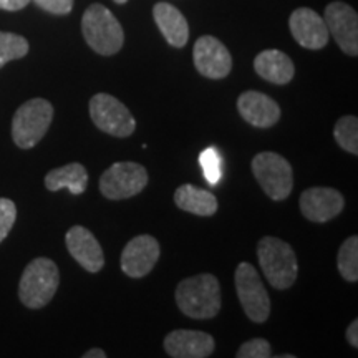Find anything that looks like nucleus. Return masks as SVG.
<instances>
[{
	"label": "nucleus",
	"instance_id": "1",
	"mask_svg": "<svg viewBox=\"0 0 358 358\" xmlns=\"http://www.w3.org/2000/svg\"><path fill=\"white\" fill-rule=\"evenodd\" d=\"M176 306L191 319H214L221 310V285L216 275L199 274L179 282Z\"/></svg>",
	"mask_w": 358,
	"mask_h": 358
},
{
	"label": "nucleus",
	"instance_id": "2",
	"mask_svg": "<svg viewBox=\"0 0 358 358\" xmlns=\"http://www.w3.org/2000/svg\"><path fill=\"white\" fill-rule=\"evenodd\" d=\"M257 257L268 284L277 290L290 289L297 280L299 264L294 249L277 237H262L257 244Z\"/></svg>",
	"mask_w": 358,
	"mask_h": 358
},
{
	"label": "nucleus",
	"instance_id": "3",
	"mask_svg": "<svg viewBox=\"0 0 358 358\" xmlns=\"http://www.w3.org/2000/svg\"><path fill=\"white\" fill-rule=\"evenodd\" d=\"M82 34L87 43L103 57L115 55L124 42L123 27L101 3H92L83 13Z\"/></svg>",
	"mask_w": 358,
	"mask_h": 358
},
{
	"label": "nucleus",
	"instance_id": "4",
	"mask_svg": "<svg viewBox=\"0 0 358 358\" xmlns=\"http://www.w3.org/2000/svg\"><path fill=\"white\" fill-rule=\"evenodd\" d=\"M60 285L57 264L47 257L34 259L25 267L19 284L20 302L29 308H42L50 303Z\"/></svg>",
	"mask_w": 358,
	"mask_h": 358
},
{
	"label": "nucleus",
	"instance_id": "5",
	"mask_svg": "<svg viewBox=\"0 0 358 358\" xmlns=\"http://www.w3.org/2000/svg\"><path fill=\"white\" fill-rule=\"evenodd\" d=\"M53 120V106L43 98H32L15 111L12 120L13 143L22 150L38 145Z\"/></svg>",
	"mask_w": 358,
	"mask_h": 358
},
{
	"label": "nucleus",
	"instance_id": "6",
	"mask_svg": "<svg viewBox=\"0 0 358 358\" xmlns=\"http://www.w3.org/2000/svg\"><path fill=\"white\" fill-rule=\"evenodd\" d=\"M250 168L259 186L272 201L289 198L294 187V171L284 156L274 151H264L254 156Z\"/></svg>",
	"mask_w": 358,
	"mask_h": 358
},
{
	"label": "nucleus",
	"instance_id": "7",
	"mask_svg": "<svg viewBox=\"0 0 358 358\" xmlns=\"http://www.w3.org/2000/svg\"><path fill=\"white\" fill-rule=\"evenodd\" d=\"M236 290L241 306L249 320L264 324L271 315V299L264 287L257 268L249 262H241L236 268Z\"/></svg>",
	"mask_w": 358,
	"mask_h": 358
},
{
	"label": "nucleus",
	"instance_id": "8",
	"mask_svg": "<svg viewBox=\"0 0 358 358\" xmlns=\"http://www.w3.org/2000/svg\"><path fill=\"white\" fill-rule=\"evenodd\" d=\"M148 181V171L141 164L133 161L115 163L101 174L100 192L106 199L120 201L140 194L145 189Z\"/></svg>",
	"mask_w": 358,
	"mask_h": 358
},
{
	"label": "nucleus",
	"instance_id": "9",
	"mask_svg": "<svg viewBox=\"0 0 358 358\" xmlns=\"http://www.w3.org/2000/svg\"><path fill=\"white\" fill-rule=\"evenodd\" d=\"M90 116L96 128L115 138H128L136 129L131 111L108 93H98L90 100Z\"/></svg>",
	"mask_w": 358,
	"mask_h": 358
},
{
	"label": "nucleus",
	"instance_id": "10",
	"mask_svg": "<svg viewBox=\"0 0 358 358\" xmlns=\"http://www.w3.org/2000/svg\"><path fill=\"white\" fill-rule=\"evenodd\" d=\"M325 25L329 35L343 53L358 55V15L345 2H332L325 8Z\"/></svg>",
	"mask_w": 358,
	"mask_h": 358
},
{
	"label": "nucleus",
	"instance_id": "11",
	"mask_svg": "<svg viewBox=\"0 0 358 358\" xmlns=\"http://www.w3.org/2000/svg\"><path fill=\"white\" fill-rule=\"evenodd\" d=\"M194 65L203 77L211 80L226 78L232 70V57L226 45L216 37L204 35L194 43Z\"/></svg>",
	"mask_w": 358,
	"mask_h": 358
},
{
	"label": "nucleus",
	"instance_id": "12",
	"mask_svg": "<svg viewBox=\"0 0 358 358\" xmlns=\"http://www.w3.org/2000/svg\"><path fill=\"white\" fill-rule=\"evenodd\" d=\"M161 254L159 243L150 234L133 237L122 252V268L128 277L140 279L153 271Z\"/></svg>",
	"mask_w": 358,
	"mask_h": 358
},
{
	"label": "nucleus",
	"instance_id": "13",
	"mask_svg": "<svg viewBox=\"0 0 358 358\" xmlns=\"http://www.w3.org/2000/svg\"><path fill=\"white\" fill-rule=\"evenodd\" d=\"M289 27L295 42L308 50H320L329 43V30H327L325 20L312 8L301 7L294 10Z\"/></svg>",
	"mask_w": 358,
	"mask_h": 358
},
{
	"label": "nucleus",
	"instance_id": "14",
	"mask_svg": "<svg viewBox=\"0 0 358 358\" xmlns=\"http://www.w3.org/2000/svg\"><path fill=\"white\" fill-rule=\"evenodd\" d=\"M343 196L334 187H308L301 196V211L312 222H327L343 211Z\"/></svg>",
	"mask_w": 358,
	"mask_h": 358
},
{
	"label": "nucleus",
	"instance_id": "15",
	"mask_svg": "<svg viewBox=\"0 0 358 358\" xmlns=\"http://www.w3.org/2000/svg\"><path fill=\"white\" fill-rule=\"evenodd\" d=\"M66 249L70 256L77 261L87 272L96 274L105 266V256L96 237L83 226L70 227L65 236Z\"/></svg>",
	"mask_w": 358,
	"mask_h": 358
},
{
	"label": "nucleus",
	"instance_id": "16",
	"mask_svg": "<svg viewBox=\"0 0 358 358\" xmlns=\"http://www.w3.org/2000/svg\"><path fill=\"white\" fill-rule=\"evenodd\" d=\"M214 348L213 335L199 330H173L164 338V350L173 358H208Z\"/></svg>",
	"mask_w": 358,
	"mask_h": 358
},
{
	"label": "nucleus",
	"instance_id": "17",
	"mask_svg": "<svg viewBox=\"0 0 358 358\" xmlns=\"http://www.w3.org/2000/svg\"><path fill=\"white\" fill-rule=\"evenodd\" d=\"M237 110L249 124L271 128L280 120V106L266 93L249 90L237 98Z\"/></svg>",
	"mask_w": 358,
	"mask_h": 358
},
{
	"label": "nucleus",
	"instance_id": "18",
	"mask_svg": "<svg viewBox=\"0 0 358 358\" xmlns=\"http://www.w3.org/2000/svg\"><path fill=\"white\" fill-rule=\"evenodd\" d=\"M156 25L171 47L182 48L189 40V25L186 17L171 3L159 2L153 8Z\"/></svg>",
	"mask_w": 358,
	"mask_h": 358
},
{
	"label": "nucleus",
	"instance_id": "19",
	"mask_svg": "<svg viewBox=\"0 0 358 358\" xmlns=\"http://www.w3.org/2000/svg\"><path fill=\"white\" fill-rule=\"evenodd\" d=\"M254 69L259 77L274 85H287L295 75L294 62L284 52L264 50L254 60Z\"/></svg>",
	"mask_w": 358,
	"mask_h": 358
},
{
	"label": "nucleus",
	"instance_id": "20",
	"mask_svg": "<svg viewBox=\"0 0 358 358\" xmlns=\"http://www.w3.org/2000/svg\"><path fill=\"white\" fill-rule=\"evenodd\" d=\"M174 203L182 211L203 217L213 216L217 211L216 196L194 185L179 186L174 192Z\"/></svg>",
	"mask_w": 358,
	"mask_h": 358
},
{
	"label": "nucleus",
	"instance_id": "21",
	"mask_svg": "<svg viewBox=\"0 0 358 358\" xmlns=\"http://www.w3.org/2000/svg\"><path fill=\"white\" fill-rule=\"evenodd\" d=\"M88 186L87 168L80 163H70L65 166L52 169L45 176V187L48 191L55 192L66 187L71 194H83Z\"/></svg>",
	"mask_w": 358,
	"mask_h": 358
},
{
	"label": "nucleus",
	"instance_id": "22",
	"mask_svg": "<svg viewBox=\"0 0 358 358\" xmlns=\"http://www.w3.org/2000/svg\"><path fill=\"white\" fill-rule=\"evenodd\" d=\"M337 267L340 275L347 282L358 280V237L352 236L340 245L337 256Z\"/></svg>",
	"mask_w": 358,
	"mask_h": 358
},
{
	"label": "nucleus",
	"instance_id": "23",
	"mask_svg": "<svg viewBox=\"0 0 358 358\" xmlns=\"http://www.w3.org/2000/svg\"><path fill=\"white\" fill-rule=\"evenodd\" d=\"M335 141L342 150L353 156L358 155V120L357 116L347 115L342 116L334 128Z\"/></svg>",
	"mask_w": 358,
	"mask_h": 358
},
{
	"label": "nucleus",
	"instance_id": "24",
	"mask_svg": "<svg viewBox=\"0 0 358 358\" xmlns=\"http://www.w3.org/2000/svg\"><path fill=\"white\" fill-rule=\"evenodd\" d=\"M29 53V42L27 38L17 34L0 32V69L8 62L19 60Z\"/></svg>",
	"mask_w": 358,
	"mask_h": 358
},
{
	"label": "nucleus",
	"instance_id": "25",
	"mask_svg": "<svg viewBox=\"0 0 358 358\" xmlns=\"http://www.w3.org/2000/svg\"><path fill=\"white\" fill-rule=\"evenodd\" d=\"M199 164L203 166V173L211 186H216L222 176L221 171V156L216 148H208L199 156Z\"/></svg>",
	"mask_w": 358,
	"mask_h": 358
},
{
	"label": "nucleus",
	"instance_id": "26",
	"mask_svg": "<svg viewBox=\"0 0 358 358\" xmlns=\"http://www.w3.org/2000/svg\"><path fill=\"white\" fill-rule=\"evenodd\" d=\"M237 358H268L272 357L271 343L266 338H252L241 345L236 353Z\"/></svg>",
	"mask_w": 358,
	"mask_h": 358
},
{
	"label": "nucleus",
	"instance_id": "27",
	"mask_svg": "<svg viewBox=\"0 0 358 358\" xmlns=\"http://www.w3.org/2000/svg\"><path fill=\"white\" fill-rule=\"evenodd\" d=\"M17 219V206L13 201L0 198V243L8 236Z\"/></svg>",
	"mask_w": 358,
	"mask_h": 358
},
{
	"label": "nucleus",
	"instance_id": "28",
	"mask_svg": "<svg viewBox=\"0 0 358 358\" xmlns=\"http://www.w3.org/2000/svg\"><path fill=\"white\" fill-rule=\"evenodd\" d=\"M34 2L53 15H66L73 8V0H34Z\"/></svg>",
	"mask_w": 358,
	"mask_h": 358
},
{
	"label": "nucleus",
	"instance_id": "29",
	"mask_svg": "<svg viewBox=\"0 0 358 358\" xmlns=\"http://www.w3.org/2000/svg\"><path fill=\"white\" fill-rule=\"evenodd\" d=\"M30 3V0H0V10L17 12L25 8Z\"/></svg>",
	"mask_w": 358,
	"mask_h": 358
},
{
	"label": "nucleus",
	"instance_id": "30",
	"mask_svg": "<svg viewBox=\"0 0 358 358\" xmlns=\"http://www.w3.org/2000/svg\"><path fill=\"white\" fill-rule=\"evenodd\" d=\"M347 342L353 348H358V320H353L347 329Z\"/></svg>",
	"mask_w": 358,
	"mask_h": 358
},
{
	"label": "nucleus",
	"instance_id": "31",
	"mask_svg": "<svg viewBox=\"0 0 358 358\" xmlns=\"http://www.w3.org/2000/svg\"><path fill=\"white\" fill-rule=\"evenodd\" d=\"M83 358H106V353L101 348H90L88 352L83 353Z\"/></svg>",
	"mask_w": 358,
	"mask_h": 358
},
{
	"label": "nucleus",
	"instance_id": "32",
	"mask_svg": "<svg viewBox=\"0 0 358 358\" xmlns=\"http://www.w3.org/2000/svg\"><path fill=\"white\" fill-rule=\"evenodd\" d=\"M115 2H116V3H127L128 0H115Z\"/></svg>",
	"mask_w": 358,
	"mask_h": 358
}]
</instances>
